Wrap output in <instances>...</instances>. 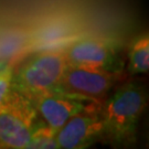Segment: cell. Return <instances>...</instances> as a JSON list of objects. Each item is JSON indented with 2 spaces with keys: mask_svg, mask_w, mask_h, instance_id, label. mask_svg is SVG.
Here are the masks:
<instances>
[{
  "mask_svg": "<svg viewBox=\"0 0 149 149\" xmlns=\"http://www.w3.org/2000/svg\"><path fill=\"white\" fill-rule=\"evenodd\" d=\"M105 136V126L100 112H86L71 117L55 133L59 148L81 149Z\"/></svg>",
  "mask_w": 149,
  "mask_h": 149,
  "instance_id": "cell-6",
  "label": "cell"
},
{
  "mask_svg": "<svg viewBox=\"0 0 149 149\" xmlns=\"http://www.w3.org/2000/svg\"><path fill=\"white\" fill-rule=\"evenodd\" d=\"M149 69V38L141 36L133 43L129 51V71L133 74L147 73Z\"/></svg>",
  "mask_w": 149,
  "mask_h": 149,
  "instance_id": "cell-8",
  "label": "cell"
},
{
  "mask_svg": "<svg viewBox=\"0 0 149 149\" xmlns=\"http://www.w3.org/2000/svg\"><path fill=\"white\" fill-rule=\"evenodd\" d=\"M68 65L65 52L44 51L28 59L13 72V87L31 101L59 88Z\"/></svg>",
  "mask_w": 149,
  "mask_h": 149,
  "instance_id": "cell-2",
  "label": "cell"
},
{
  "mask_svg": "<svg viewBox=\"0 0 149 149\" xmlns=\"http://www.w3.org/2000/svg\"><path fill=\"white\" fill-rule=\"evenodd\" d=\"M0 148H3V146H2V144L0 143Z\"/></svg>",
  "mask_w": 149,
  "mask_h": 149,
  "instance_id": "cell-10",
  "label": "cell"
},
{
  "mask_svg": "<svg viewBox=\"0 0 149 149\" xmlns=\"http://www.w3.org/2000/svg\"><path fill=\"white\" fill-rule=\"evenodd\" d=\"M146 103L145 91L140 85L127 83L120 86L102 107L105 136L115 144H125L134 139Z\"/></svg>",
  "mask_w": 149,
  "mask_h": 149,
  "instance_id": "cell-1",
  "label": "cell"
},
{
  "mask_svg": "<svg viewBox=\"0 0 149 149\" xmlns=\"http://www.w3.org/2000/svg\"><path fill=\"white\" fill-rule=\"evenodd\" d=\"M37 113L54 134L71 117L86 112H100L104 104L84 96L60 90L47 93L32 101Z\"/></svg>",
  "mask_w": 149,
  "mask_h": 149,
  "instance_id": "cell-5",
  "label": "cell"
},
{
  "mask_svg": "<svg viewBox=\"0 0 149 149\" xmlns=\"http://www.w3.org/2000/svg\"><path fill=\"white\" fill-rule=\"evenodd\" d=\"M68 63L94 66L119 72L122 65L118 63L115 45L104 39L87 38L72 44L65 51Z\"/></svg>",
  "mask_w": 149,
  "mask_h": 149,
  "instance_id": "cell-7",
  "label": "cell"
},
{
  "mask_svg": "<svg viewBox=\"0 0 149 149\" xmlns=\"http://www.w3.org/2000/svg\"><path fill=\"white\" fill-rule=\"evenodd\" d=\"M13 88V70L10 66L0 69V109L6 104Z\"/></svg>",
  "mask_w": 149,
  "mask_h": 149,
  "instance_id": "cell-9",
  "label": "cell"
},
{
  "mask_svg": "<svg viewBox=\"0 0 149 149\" xmlns=\"http://www.w3.org/2000/svg\"><path fill=\"white\" fill-rule=\"evenodd\" d=\"M119 75L120 72L68 63L58 90L104 104L109 90L119 80Z\"/></svg>",
  "mask_w": 149,
  "mask_h": 149,
  "instance_id": "cell-4",
  "label": "cell"
},
{
  "mask_svg": "<svg viewBox=\"0 0 149 149\" xmlns=\"http://www.w3.org/2000/svg\"><path fill=\"white\" fill-rule=\"evenodd\" d=\"M37 118L31 100L13 87L0 109V143L3 148H27L38 127Z\"/></svg>",
  "mask_w": 149,
  "mask_h": 149,
  "instance_id": "cell-3",
  "label": "cell"
}]
</instances>
